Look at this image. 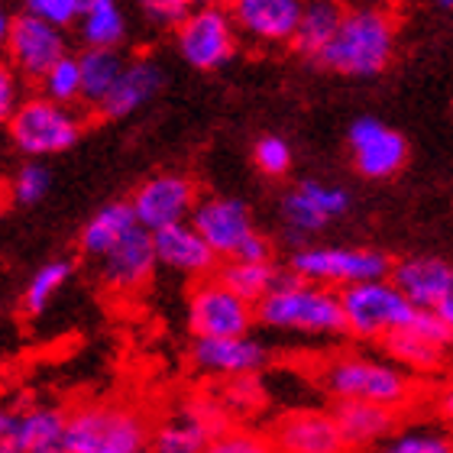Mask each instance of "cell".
Segmentation results:
<instances>
[{"instance_id": "6da1fadb", "label": "cell", "mask_w": 453, "mask_h": 453, "mask_svg": "<svg viewBox=\"0 0 453 453\" xmlns=\"http://www.w3.org/2000/svg\"><path fill=\"white\" fill-rule=\"evenodd\" d=\"M256 321L269 331L302 334V337H347L340 292L304 282L288 269L282 282L275 285V292L256 304Z\"/></svg>"}, {"instance_id": "7a4b0ae2", "label": "cell", "mask_w": 453, "mask_h": 453, "mask_svg": "<svg viewBox=\"0 0 453 453\" xmlns=\"http://www.w3.org/2000/svg\"><path fill=\"white\" fill-rule=\"evenodd\" d=\"M321 386L334 402H369L382 408H405L415 398L411 372L388 357L366 353H337L321 366Z\"/></svg>"}, {"instance_id": "3957f363", "label": "cell", "mask_w": 453, "mask_h": 453, "mask_svg": "<svg viewBox=\"0 0 453 453\" xmlns=\"http://www.w3.org/2000/svg\"><path fill=\"white\" fill-rule=\"evenodd\" d=\"M395 49V27L386 10L359 7L343 13L334 42L321 52L324 68L349 78H372L388 65Z\"/></svg>"}, {"instance_id": "277c9868", "label": "cell", "mask_w": 453, "mask_h": 453, "mask_svg": "<svg viewBox=\"0 0 453 453\" xmlns=\"http://www.w3.org/2000/svg\"><path fill=\"white\" fill-rule=\"evenodd\" d=\"M152 431L136 408L81 405L68 415V453H150Z\"/></svg>"}, {"instance_id": "5b68a950", "label": "cell", "mask_w": 453, "mask_h": 453, "mask_svg": "<svg viewBox=\"0 0 453 453\" xmlns=\"http://www.w3.org/2000/svg\"><path fill=\"white\" fill-rule=\"evenodd\" d=\"M392 259L369 246H302L288 259V273L304 282L324 285L334 292L353 288L363 282H376L392 275Z\"/></svg>"}, {"instance_id": "8992f818", "label": "cell", "mask_w": 453, "mask_h": 453, "mask_svg": "<svg viewBox=\"0 0 453 453\" xmlns=\"http://www.w3.org/2000/svg\"><path fill=\"white\" fill-rule=\"evenodd\" d=\"M343 318H347V337L382 343L392 334L405 331L415 321L418 308L398 292L392 279H376L340 292Z\"/></svg>"}, {"instance_id": "52a82bcc", "label": "cell", "mask_w": 453, "mask_h": 453, "mask_svg": "<svg viewBox=\"0 0 453 453\" xmlns=\"http://www.w3.org/2000/svg\"><path fill=\"white\" fill-rule=\"evenodd\" d=\"M230 431V415L214 395H195L181 402L152 431L150 453H204L211 441Z\"/></svg>"}, {"instance_id": "ba28073f", "label": "cell", "mask_w": 453, "mask_h": 453, "mask_svg": "<svg viewBox=\"0 0 453 453\" xmlns=\"http://www.w3.org/2000/svg\"><path fill=\"white\" fill-rule=\"evenodd\" d=\"M7 130L19 152L39 159V156H56V152L72 150L81 136V123L56 101L33 97V101H23L17 107Z\"/></svg>"}, {"instance_id": "9c48e42d", "label": "cell", "mask_w": 453, "mask_h": 453, "mask_svg": "<svg viewBox=\"0 0 453 453\" xmlns=\"http://www.w3.org/2000/svg\"><path fill=\"white\" fill-rule=\"evenodd\" d=\"M256 324V304L243 302L220 279H201L188 295V331L195 340L246 337Z\"/></svg>"}, {"instance_id": "30bf717a", "label": "cell", "mask_w": 453, "mask_h": 453, "mask_svg": "<svg viewBox=\"0 0 453 453\" xmlns=\"http://www.w3.org/2000/svg\"><path fill=\"white\" fill-rule=\"evenodd\" d=\"M349 211V195L337 185H324V181L304 179L298 181L288 195L282 198V220L288 226V236L298 240L295 250H302V240L321 234L331 220L343 218Z\"/></svg>"}, {"instance_id": "8fae6325", "label": "cell", "mask_w": 453, "mask_h": 453, "mask_svg": "<svg viewBox=\"0 0 453 453\" xmlns=\"http://www.w3.org/2000/svg\"><path fill=\"white\" fill-rule=\"evenodd\" d=\"M130 204L142 230L159 234L165 226L191 220V214L198 208V195H195V185L185 175H172L169 172V175H156V179L142 181Z\"/></svg>"}, {"instance_id": "7c38bea8", "label": "cell", "mask_w": 453, "mask_h": 453, "mask_svg": "<svg viewBox=\"0 0 453 453\" xmlns=\"http://www.w3.org/2000/svg\"><path fill=\"white\" fill-rule=\"evenodd\" d=\"M273 444L279 453H347L337 418L327 408H292L275 418Z\"/></svg>"}, {"instance_id": "4fadbf2b", "label": "cell", "mask_w": 453, "mask_h": 453, "mask_svg": "<svg viewBox=\"0 0 453 453\" xmlns=\"http://www.w3.org/2000/svg\"><path fill=\"white\" fill-rule=\"evenodd\" d=\"M234 23L220 7L191 10L188 19L179 27V52L188 65L211 72L220 68L226 58L234 56Z\"/></svg>"}, {"instance_id": "5bb4252c", "label": "cell", "mask_w": 453, "mask_h": 453, "mask_svg": "<svg viewBox=\"0 0 453 453\" xmlns=\"http://www.w3.org/2000/svg\"><path fill=\"white\" fill-rule=\"evenodd\" d=\"M269 347L263 340L246 334V337H224V340H195L191 363L204 376L230 382V379L259 376L269 366Z\"/></svg>"}, {"instance_id": "9a60e30c", "label": "cell", "mask_w": 453, "mask_h": 453, "mask_svg": "<svg viewBox=\"0 0 453 453\" xmlns=\"http://www.w3.org/2000/svg\"><path fill=\"white\" fill-rule=\"evenodd\" d=\"M349 150L357 162L359 175L366 179H392L408 159V142L402 133L386 127L382 120L372 117H359L349 127Z\"/></svg>"}, {"instance_id": "2e32d148", "label": "cell", "mask_w": 453, "mask_h": 453, "mask_svg": "<svg viewBox=\"0 0 453 453\" xmlns=\"http://www.w3.org/2000/svg\"><path fill=\"white\" fill-rule=\"evenodd\" d=\"M191 224L198 230L208 246L218 253V259H234L240 246L256 234L253 214L240 198H204L191 214Z\"/></svg>"}, {"instance_id": "e0dca14e", "label": "cell", "mask_w": 453, "mask_h": 453, "mask_svg": "<svg viewBox=\"0 0 453 453\" xmlns=\"http://www.w3.org/2000/svg\"><path fill=\"white\" fill-rule=\"evenodd\" d=\"M395 288L421 311H437L453 295V263L441 256H408L392 265Z\"/></svg>"}, {"instance_id": "ac0fdd59", "label": "cell", "mask_w": 453, "mask_h": 453, "mask_svg": "<svg viewBox=\"0 0 453 453\" xmlns=\"http://www.w3.org/2000/svg\"><path fill=\"white\" fill-rule=\"evenodd\" d=\"M7 49L19 72L29 78H46L49 68L65 58L62 29L49 27V23L29 17V13L13 19L10 36H7Z\"/></svg>"}, {"instance_id": "d6986e66", "label": "cell", "mask_w": 453, "mask_h": 453, "mask_svg": "<svg viewBox=\"0 0 453 453\" xmlns=\"http://www.w3.org/2000/svg\"><path fill=\"white\" fill-rule=\"evenodd\" d=\"M156 240L150 230L136 226L130 236H123L111 253L101 259V279L111 285L113 292H136L150 282L156 273Z\"/></svg>"}, {"instance_id": "ffe728a7", "label": "cell", "mask_w": 453, "mask_h": 453, "mask_svg": "<svg viewBox=\"0 0 453 453\" xmlns=\"http://www.w3.org/2000/svg\"><path fill=\"white\" fill-rule=\"evenodd\" d=\"M4 444L17 453H68V415L49 405L13 411Z\"/></svg>"}, {"instance_id": "44dd1931", "label": "cell", "mask_w": 453, "mask_h": 453, "mask_svg": "<svg viewBox=\"0 0 453 453\" xmlns=\"http://www.w3.org/2000/svg\"><path fill=\"white\" fill-rule=\"evenodd\" d=\"M156 240V259L159 265L172 269V273L181 275H198V279H208L218 265V253L208 246V240L195 230L191 220L175 226H165L159 234H152Z\"/></svg>"}, {"instance_id": "7402d4cb", "label": "cell", "mask_w": 453, "mask_h": 453, "mask_svg": "<svg viewBox=\"0 0 453 453\" xmlns=\"http://www.w3.org/2000/svg\"><path fill=\"white\" fill-rule=\"evenodd\" d=\"M302 13V0H234V23L263 42L295 39Z\"/></svg>"}, {"instance_id": "603a6c76", "label": "cell", "mask_w": 453, "mask_h": 453, "mask_svg": "<svg viewBox=\"0 0 453 453\" xmlns=\"http://www.w3.org/2000/svg\"><path fill=\"white\" fill-rule=\"evenodd\" d=\"M334 418L349 450H366V447H382L388 437L398 434L402 418L392 408L369 405V402H334Z\"/></svg>"}, {"instance_id": "cb8c5ba5", "label": "cell", "mask_w": 453, "mask_h": 453, "mask_svg": "<svg viewBox=\"0 0 453 453\" xmlns=\"http://www.w3.org/2000/svg\"><path fill=\"white\" fill-rule=\"evenodd\" d=\"M162 88V68L150 58H136V62H127L120 81L113 85V91L104 97V117H130L133 111H140L146 101L156 97V91Z\"/></svg>"}, {"instance_id": "d4e9b609", "label": "cell", "mask_w": 453, "mask_h": 453, "mask_svg": "<svg viewBox=\"0 0 453 453\" xmlns=\"http://www.w3.org/2000/svg\"><path fill=\"white\" fill-rule=\"evenodd\" d=\"M136 226H140V220L133 214V204H127V201L104 204L81 230V250L95 259H104L113 246L120 243L123 236H130Z\"/></svg>"}, {"instance_id": "484cf974", "label": "cell", "mask_w": 453, "mask_h": 453, "mask_svg": "<svg viewBox=\"0 0 453 453\" xmlns=\"http://www.w3.org/2000/svg\"><path fill=\"white\" fill-rule=\"evenodd\" d=\"M382 353H386L392 363H398L405 372H437V369L447 363V353H450V349L434 343V340H427L425 334H418L415 327H405V331H398L382 340Z\"/></svg>"}, {"instance_id": "4316f807", "label": "cell", "mask_w": 453, "mask_h": 453, "mask_svg": "<svg viewBox=\"0 0 453 453\" xmlns=\"http://www.w3.org/2000/svg\"><path fill=\"white\" fill-rule=\"evenodd\" d=\"M285 269H279L275 263H240V259H226L220 265L218 279L230 288L234 295H240L243 302L259 304L263 298L275 292V285L282 282Z\"/></svg>"}, {"instance_id": "83f0119b", "label": "cell", "mask_w": 453, "mask_h": 453, "mask_svg": "<svg viewBox=\"0 0 453 453\" xmlns=\"http://www.w3.org/2000/svg\"><path fill=\"white\" fill-rule=\"evenodd\" d=\"M340 19H343V10L337 4H304L302 23H298V33H295V49L302 56L321 58V52L334 42L340 29Z\"/></svg>"}, {"instance_id": "f1b7e54d", "label": "cell", "mask_w": 453, "mask_h": 453, "mask_svg": "<svg viewBox=\"0 0 453 453\" xmlns=\"http://www.w3.org/2000/svg\"><path fill=\"white\" fill-rule=\"evenodd\" d=\"M78 62H81V97L104 104V97L120 81L127 62L117 49H88L85 56H78Z\"/></svg>"}, {"instance_id": "f546056e", "label": "cell", "mask_w": 453, "mask_h": 453, "mask_svg": "<svg viewBox=\"0 0 453 453\" xmlns=\"http://www.w3.org/2000/svg\"><path fill=\"white\" fill-rule=\"evenodd\" d=\"M68 275H72V263H68V259H52V263L39 265L36 273H33V279L27 282V288H23V302H19L23 314L39 318V314L49 308V302L62 292V285L68 282Z\"/></svg>"}, {"instance_id": "4dcf8cb0", "label": "cell", "mask_w": 453, "mask_h": 453, "mask_svg": "<svg viewBox=\"0 0 453 453\" xmlns=\"http://www.w3.org/2000/svg\"><path fill=\"white\" fill-rule=\"evenodd\" d=\"M81 36H85L88 49L120 46V39L127 36V17H123V10L117 7V0L81 13Z\"/></svg>"}, {"instance_id": "1f68e13d", "label": "cell", "mask_w": 453, "mask_h": 453, "mask_svg": "<svg viewBox=\"0 0 453 453\" xmlns=\"http://www.w3.org/2000/svg\"><path fill=\"white\" fill-rule=\"evenodd\" d=\"M376 453H453V434L437 427H415L388 437Z\"/></svg>"}, {"instance_id": "d6a6232c", "label": "cell", "mask_w": 453, "mask_h": 453, "mask_svg": "<svg viewBox=\"0 0 453 453\" xmlns=\"http://www.w3.org/2000/svg\"><path fill=\"white\" fill-rule=\"evenodd\" d=\"M220 405L226 408V415H253L265 405V388L259 382V376H246V379H230L224 382L218 392Z\"/></svg>"}, {"instance_id": "836d02e7", "label": "cell", "mask_w": 453, "mask_h": 453, "mask_svg": "<svg viewBox=\"0 0 453 453\" xmlns=\"http://www.w3.org/2000/svg\"><path fill=\"white\" fill-rule=\"evenodd\" d=\"M42 85H46V97L56 101V104H65V101L81 97V62L65 56L62 62H56V65L49 68Z\"/></svg>"}, {"instance_id": "e575fe53", "label": "cell", "mask_w": 453, "mask_h": 453, "mask_svg": "<svg viewBox=\"0 0 453 453\" xmlns=\"http://www.w3.org/2000/svg\"><path fill=\"white\" fill-rule=\"evenodd\" d=\"M49 185H52L49 169H42L39 162H27V165L13 175V181H10V198H13V204L29 208V204H39V201L46 198Z\"/></svg>"}, {"instance_id": "d590c367", "label": "cell", "mask_w": 453, "mask_h": 453, "mask_svg": "<svg viewBox=\"0 0 453 453\" xmlns=\"http://www.w3.org/2000/svg\"><path fill=\"white\" fill-rule=\"evenodd\" d=\"M204 453H279L269 434L246 431V427H230L226 434L214 437Z\"/></svg>"}, {"instance_id": "8d00e7d4", "label": "cell", "mask_w": 453, "mask_h": 453, "mask_svg": "<svg viewBox=\"0 0 453 453\" xmlns=\"http://www.w3.org/2000/svg\"><path fill=\"white\" fill-rule=\"evenodd\" d=\"M253 156L259 172H265V175H285V172L292 169V146L282 136H263V140L256 142Z\"/></svg>"}, {"instance_id": "74e56055", "label": "cell", "mask_w": 453, "mask_h": 453, "mask_svg": "<svg viewBox=\"0 0 453 453\" xmlns=\"http://www.w3.org/2000/svg\"><path fill=\"white\" fill-rule=\"evenodd\" d=\"M27 13L56 29L68 27V23H75V17H81L75 0H27Z\"/></svg>"}, {"instance_id": "f35d334b", "label": "cell", "mask_w": 453, "mask_h": 453, "mask_svg": "<svg viewBox=\"0 0 453 453\" xmlns=\"http://www.w3.org/2000/svg\"><path fill=\"white\" fill-rule=\"evenodd\" d=\"M150 23L156 27H181L188 19V0H136Z\"/></svg>"}, {"instance_id": "ab89813d", "label": "cell", "mask_w": 453, "mask_h": 453, "mask_svg": "<svg viewBox=\"0 0 453 453\" xmlns=\"http://www.w3.org/2000/svg\"><path fill=\"white\" fill-rule=\"evenodd\" d=\"M17 81L10 75V68L0 62V127H7L10 117L17 113Z\"/></svg>"}, {"instance_id": "60d3db41", "label": "cell", "mask_w": 453, "mask_h": 453, "mask_svg": "<svg viewBox=\"0 0 453 453\" xmlns=\"http://www.w3.org/2000/svg\"><path fill=\"white\" fill-rule=\"evenodd\" d=\"M240 263H273V243H269V236H263L256 230L243 246H240V253L234 256Z\"/></svg>"}, {"instance_id": "b9f144b4", "label": "cell", "mask_w": 453, "mask_h": 453, "mask_svg": "<svg viewBox=\"0 0 453 453\" xmlns=\"http://www.w3.org/2000/svg\"><path fill=\"white\" fill-rule=\"evenodd\" d=\"M437 415L453 425V382H447V386L437 392Z\"/></svg>"}, {"instance_id": "7bdbcfd3", "label": "cell", "mask_w": 453, "mask_h": 453, "mask_svg": "<svg viewBox=\"0 0 453 453\" xmlns=\"http://www.w3.org/2000/svg\"><path fill=\"white\" fill-rule=\"evenodd\" d=\"M437 314L444 318V324H447V327H450V334H453V295H450V298H447L444 304H441V308H437Z\"/></svg>"}, {"instance_id": "ee69618b", "label": "cell", "mask_w": 453, "mask_h": 453, "mask_svg": "<svg viewBox=\"0 0 453 453\" xmlns=\"http://www.w3.org/2000/svg\"><path fill=\"white\" fill-rule=\"evenodd\" d=\"M10 27H13V19H7V13L0 10V42H7L10 36Z\"/></svg>"}, {"instance_id": "f6af8a7d", "label": "cell", "mask_w": 453, "mask_h": 453, "mask_svg": "<svg viewBox=\"0 0 453 453\" xmlns=\"http://www.w3.org/2000/svg\"><path fill=\"white\" fill-rule=\"evenodd\" d=\"M10 415H13V411H7V408H0V441H4V437H7V427H10Z\"/></svg>"}, {"instance_id": "bcb514c9", "label": "cell", "mask_w": 453, "mask_h": 453, "mask_svg": "<svg viewBox=\"0 0 453 453\" xmlns=\"http://www.w3.org/2000/svg\"><path fill=\"white\" fill-rule=\"evenodd\" d=\"M75 4H78V10H81V13H88V10L101 7V4H111V0H75Z\"/></svg>"}, {"instance_id": "7dc6e473", "label": "cell", "mask_w": 453, "mask_h": 453, "mask_svg": "<svg viewBox=\"0 0 453 453\" xmlns=\"http://www.w3.org/2000/svg\"><path fill=\"white\" fill-rule=\"evenodd\" d=\"M308 4H337V0H308Z\"/></svg>"}, {"instance_id": "c3c4849f", "label": "cell", "mask_w": 453, "mask_h": 453, "mask_svg": "<svg viewBox=\"0 0 453 453\" xmlns=\"http://www.w3.org/2000/svg\"><path fill=\"white\" fill-rule=\"evenodd\" d=\"M437 4H444V7H453V0H437Z\"/></svg>"}]
</instances>
